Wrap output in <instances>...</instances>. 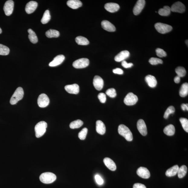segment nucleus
<instances>
[{"instance_id": "obj_25", "label": "nucleus", "mask_w": 188, "mask_h": 188, "mask_svg": "<svg viewBox=\"0 0 188 188\" xmlns=\"http://www.w3.org/2000/svg\"><path fill=\"white\" fill-rule=\"evenodd\" d=\"M179 167L178 165H175L171 168H169L166 172V175L168 177H173L175 176L178 173Z\"/></svg>"}, {"instance_id": "obj_39", "label": "nucleus", "mask_w": 188, "mask_h": 188, "mask_svg": "<svg viewBox=\"0 0 188 188\" xmlns=\"http://www.w3.org/2000/svg\"><path fill=\"white\" fill-rule=\"evenodd\" d=\"M88 130L87 128H85L83 129L79 134V138L82 140L86 139L87 133H88Z\"/></svg>"}, {"instance_id": "obj_19", "label": "nucleus", "mask_w": 188, "mask_h": 188, "mask_svg": "<svg viewBox=\"0 0 188 188\" xmlns=\"http://www.w3.org/2000/svg\"><path fill=\"white\" fill-rule=\"evenodd\" d=\"M101 24L102 28L108 31L114 32L116 31L115 27L108 21H103Z\"/></svg>"}, {"instance_id": "obj_41", "label": "nucleus", "mask_w": 188, "mask_h": 188, "mask_svg": "<svg viewBox=\"0 0 188 188\" xmlns=\"http://www.w3.org/2000/svg\"><path fill=\"white\" fill-rule=\"evenodd\" d=\"M106 93L108 96L112 98L115 97L117 95L116 90L113 88L108 89Z\"/></svg>"}, {"instance_id": "obj_36", "label": "nucleus", "mask_w": 188, "mask_h": 188, "mask_svg": "<svg viewBox=\"0 0 188 188\" xmlns=\"http://www.w3.org/2000/svg\"><path fill=\"white\" fill-rule=\"evenodd\" d=\"M176 73L178 76L181 77H184L186 74V71L184 68L182 67H178L175 70Z\"/></svg>"}, {"instance_id": "obj_10", "label": "nucleus", "mask_w": 188, "mask_h": 188, "mask_svg": "<svg viewBox=\"0 0 188 188\" xmlns=\"http://www.w3.org/2000/svg\"><path fill=\"white\" fill-rule=\"evenodd\" d=\"M14 3L12 0H9L6 2L4 6L5 13L7 16H10L13 13Z\"/></svg>"}, {"instance_id": "obj_15", "label": "nucleus", "mask_w": 188, "mask_h": 188, "mask_svg": "<svg viewBox=\"0 0 188 188\" xmlns=\"http://www.w3.org/2000/svg\"><path fill=\"white\" fill-rule=\"evenodd\" d=\"M137 173L141 177L144 179H148L150 177V171L147 168L144 167H141L138 169Z\"/></svg>"}, {"instance_id": "obj_29", "label": "nucleus", "mask_w": 188, "mask_h": 188, "mask_svg": "<svg viewBox=\"0 0 188 188\" xmlns=\"http://www.w3.org/2000/svg\"><path fill=\"white\" fill-rule=\"evenodd\" d=\"M188 84L187 83L183 84L180 91V95L181 97H184L188 95Z\"/></svg>"}, {"instance_id": "obj_17", "label": "nucleus", "mask_w": 188, "mask_h": 188, "mask_svg": "<svg viewBox=\"0 0 188 188\" xmlns=\"http://www.w3.org/2000/svg\"><path fill=\"white\" fill-rule=\"evenodd\" d=\"M38 4L35 1H31L28 3L25 8V11L28 14L33 13L36 10Z\"/></svg>"}, {"instance_id": "obj_37", "label": "nucleus", "mask_w": 188, "mask_h": 188, "mask_svg": "<svg viewBox=\"0 0 188 188\" xmlns=\"http://www.w3.org/2000/svg\"><path fill=\"white\" fill-rule=\"evenodd\" d=\"M175 107L173 106H170L169 107L165 112L164 118L165 119L168 118L170 115L173 114L175 113Z\"/></svg>"}, {"instance_id": "obj_40", "label": "nucleus", "mask_w": 188, "mask_h": 188, "mask_svg": "<svg viewBox=\"0 0 188 188\" xmlns=\"http://www.w3.org/2000/svg\"><path fill=\"white\" fill-rule=\"evenodd\" d=\"M149 62L151 65H157L158 64H162L163 61L161 59L152 57L149 60Z\"/></svg>"}, {"instance_id": "obj_6", "label": "nucleus", "mask_w": 188, "mask_h": 188, "mask_svg": "<svg viewBox=\"0 0 188 188\" xmlns=\"http://www.w3.org/2000/svg\"><path fill=\"white\" fill-rule=\"evenodd\" d=\"M138 101L137 96L133 93H129L126 96L124 102L125 104L128 106H132L136 104Z\"/></svg>"}, {"instance_id": "obj_28", "label": "nucleus", "mask_w": 188, "mask_h": 188, "mask_svg": "<svg viewBox=\"0 0 188 188\" xmlns=\"http://www.w3.org/2000/svg\"><path fill=\"white\" fill-rule=\"evenodd\" d=\"M46 35L49 38L58 37L60 36L59 31L54 29H50L46 32Z\"/></svg>"}, {"instance_id": "obj_4", "label": "nucleus", "mask_w": 188, "mask_h": 188, "mask_svg": "<svg viewBox=\"0 0 188 188\" xmlns=\"http://www.w3.org/2000/svg\"><path fill=\"white\" fill-rule=\"evenodd\" d=\"M24 96V91L21 87H19L16 89V90L13 93L12 97L11 98L10 103L11 105L16 104L21 100Z\"/></svg>"}, {"instance_id": "obj_50", "label": "nucleus", "mask_w": 188, "mask_h": 188, "mask_svg": "<svg viewBox=\"0 0 188 188\" xmlns=\"http://www.w3.org/2000/svg\"><path fill=\"white\" fill-rule=\"evenodd\" d=\"M2 30L1 28H0V34H1L2 33Z\"/></svg>"}, {"instance_id": "obj_12", "label": "nucleus", "mask_w": 188, "mask_h": 188, "mask_svg": "<svg viewBox=\"0 0 188 188\" xmlns=\"http://www.w3.org/2000/svg\"><path fill=\"white\" fill-rule=\"evenodd\" d=\"M137 127L139 131L143 136L147 134V129L145 122L142 119H140L137 123Z\"/></svg>"}, {"instance_id": "obj_9", "label": "nucleus", "mask_w": 188, "mask_h": 188, "mask_svg": "<svg viewBox=\"0 0 188 188\" xmlns=\"http://www.w3.org/2000/svg\"><path fill=\"white\" fill-rule=\"evenodd\" d=\"M171 11L173 12L183 13L185 11V7L180 2H177L174 3L170 8Z\"/></svg>"}, {"instance_id": "obj_7", "label": "nucleus", "mask_w": 188, "mask_h": 188, "mask_svg": "<svg viewBox=\"0 0 188 188\" xmlns=\"http://www.w3.org/2000/svg\"><path fill=\"white\" fill-rule=\"evenodd\" d=\"M89 64V60L88 59L83 58L75 61L73 63V66L76 68H83L88 67Z\"/></svg>"}, {"instance_id": "obj_1", "label": "nucleus", "mask_w": 188, "mask_h": 188, "mask_svg": "<svg viewBox=\"0 0 188 188\" xmlns=\"http://www.w3.org/2000/svg\"><path fill=\"white\" fill-rule=\"evenodd\" d=\"M118 132L128 141H132L133 139L132 132L129 128L125 125H121L119 126Z\"/></svg>"}, {"instance_id": "obj_22", "label": "nucleus", "mask_w": 188, "mask_h": 188, "mask_svg": "<svg viewBox=\"0 0 188 188\" xmlns=\"http://www.w3.org/2000/svg\"><path fill=\"white\" fill-rule=\"evenodd\" d=\"M145 80L149 86L154 88L156 86L157 82L154 76L149 75L146 76Z\"/></svg>"}, {"instance_id": "obj_13", "label": "nucleus", "mask_w": 188, "mask_h": 188, "mask_svg": "<svg viewBox=\"0 0 188 188\" xmlns=\"http://www.w3.org/2000/svg\"><path fill=\"white\" fill-rule=\"evenodd\" d=\"M93 84L96 90L100 91L102 90L104 86V81L100 76L97 75L94 78Z\"/></svg>"}, {"instance_id": "obj_45", "label": "nucleus", "mask_w": 188, "mask_h": 188, "mask_svg": "<svg viewBox=\"0 0 188 188\" xmlns=\"http://www.w3.org/2000/svg\"><path fill=\"white\" fill-rule=\"evenodd\" d=\"M122 65L125 68H128L131 67L134 65L132 63H128L125 60H124L122 63Z\"/></svg>"}, {"instance_id": "obj_42", "label": "nucleus", "mask_w": 188, "mask_h": 188, "mask_svg": "<svg viewBox=\"0 0 188 188\" xmlns=\"http://www.w3.org/2000/svg\"><path fill=\"white\" fill-rule=\"evenodd\" d=\"M156 52L157 56L160 58L166 57L167 55L166 52L164 50L160 48H157L156 50Z\"/></svg>"}, {"instance_id": "obj_43", "label": "nucleus", "mask_w": 188, "mask_h": 188, "mask_svg": "<svg viewBox=\"0 0 188 188\" xmlns=\"http://www.w3.org/2000/svg\"><path fill=\"white\" fill-rule=\"evenodd\" d=\"M98 97L101 102L104 103L106 102V97L105 94L103 93H100L99 94Z\"/></svg>"}, {"instance_id": "obj_5", "label": "nucleus", "mask_w": 188, "mask_h": 188, "mask_svg": "<svg viewBox=\"0 0 188 188\" xmlns=\"http://www.w3.org/2000/svg\"><path fill=\"white\" fill-rule=\"evenodd\" d=\"M155 27L157 31L162 34L169 33L172 31L173 28L170 25L166 24L157 23L155 24Z\"/></svg>"}, {"instance_id": "obj_27", "label": "nucleus", "mask_w": 188, "mask_h": 188, "mask_svg": "<svg viewBox=\"0 0 188 188\" xmlns=\"http://www.w3.org/2000/svg\"><path fill=\"white\" fill-rule=\"evenodd\" d=\"M28 32L29 34L28 37L31 42L33 44L37 43L38 41V38L35 32L31 29H29Z\"/></svg>"}, {"instance_id": "obj_47", "label": "nucleus", "mask_w": 188, "mask_h": 188, "mask_svg": "<svg viewBox=\"0 0 188 188\" xmlns=\"http://www.w3.org/2000/svg\"><path fill=\"white\" fill-rule=\"evenodd\" d=\"M133 188H146V187L145 185L138 183L134 184Z\"/></svg>"}, {"instance_id": "obj_49", "label": "nucleus", "mask_w": 188, "mask_h": 188, "mask_svg": "<svg viewBox=\"0 0 188 188\" xmlns=\"http://www.w3.org/2000/svg\"><path fill=\"white\" fill-rule=\"evenodd\" d=\"M174 80L175 83H179L180 81V77L177 76L175 77Z\"/></svg>"}, {"instance_id": "obj_48", "label": "nucleus", "mask_w": 188, "mask_h": 188, "mask_svg": "<svg viewBox=\"0 0 188 188\" xmlns=\"http://www.w3.org/2000/svg\"><path fill=\"white\" fill-rule=\"evenodd\" d=\"M181 108L183 111H185V110L188 111V104H183L181 105Z\"/></svg>"}, {"instance_id": "obj_2", "label": "nucleus", "mask_w": 188, "mask_h": 188, "mask_svg": "<svg viewBox=\"0 0 188 188\" xmlns=\"http://www.w3.org/2000/svg\"><path fill=\"white\" fill-rule=\"evenodd\" d=\"M47 123L45 121H41L35 126L36 136L37 138L42 137L46 131Z\"/></svg>"}, {"instance_id": "obj_24", "label": "nucleus", "mask_w": 188, "mask_h": 188, "mask_svg": "<svg viewBox=\"0 0 188 188\" xmlns=\"http://www.w3.org/2000/svg\"><path fill=\"white\" fill-rule=\"evenodd\" d=\"M67 4L70 8L73 9H77L82 5L81 2L79 0H69L67 1Z\"/></svg>"}, {"instance_id": "obj_34", "label": "nucleus", "mask_w": 188, "mask_h": 188, "mask_svg": "<svg viewBox=\"0 0 188 188\" xmlns=\"http://www.w3.org/2000/svg\"><path fill=\"white\" fill-rule=\"evenodd\" d=\"M83 124V122L81 120H77L71 122L70 124V127L71 129H77L81 127Z\"/></svg>"}, {"instance_id": "obj_44", "label": "nucleus", "mask_w": 188, "mask_h": 188, "mask_svg": "<svg viewBox=\"0 0 188 188\" xmlns=\"http://www.w3.org/2000/svg\"><path fill=\"white\" fill-rule=\"evenodd\" d=\"M95 178L96 182L98 185H102L104 183V180L100 176L98 175H96Z\"/></svg>"}, {"instance_id": "obj_16", "label": "nucleus", "mask_w": 188, "mask_h": 188, "mask_svg": "<svg viewBox=\"0 0 188 188\" xmlns=\"http://www.w3.org/2000/svg\"><path fill=\"white\" fill-rule=\"evenodd\" d=\"M65 57L63 55H59L55 57L53 60L50 62L49 65L50 67H55L63 63L65 60Z\"/></svg>"}, {"instance_id": "obj_35", "label": "nucleus", "mask_w": 188, "mask_h": 188, "mask_svg": "<svg viewBox=\"0 0 188 188\" xmlns=\"http://www.w3.org/2000/svg\"><path fill=\"white\" fill-rule=\"evenodd\" d=\"M9 48L3 45L0 44V55L6 56L10 53Z\"/></svg>"}, {"instance_id": "obj_20", "label": "nucleus", "mask_w": 188, "mask_h": 188, "mask_svg": "<svg viewBox=\"0 0 188 188\" xmlns=\"http://www.w3.org/2000/svg\"><path fill=\"white\" fill-rule=\"evenodd\" d=\"M130 53L129 51L125 50L121 52L115 57V60L117 62H121L125 60L130 56Z\"/></svg>"}, {"instance_id": "obj_18", "label": "nucleus", "mask_w": 188, "mask_h": 188, "mask_svg": "<svg viewBox=\"0 0 188 188\" xmlns=\"http://www.w3.org/2000/svg\"><path fill=\"white\" fill-rule=\"evenodd\" d=\"M120 8V6L118 4L115 3H108L105 5V9L107 11L111 13L117 12L119 10Z\"/></svg>"}, {"instance_id": "obj_3", "label": "nucleus", "mask_w": 188, "mask_h": 188, "mask_svg": "<svg viewBox=\"0 0 188 188\" xmlns=\"http://www.w3.org/2000/svg\"><path fill=\"white\" fill-rule=\"evenodd\" d=\"M57 177L53 173L46 172L42 173L40 177L41 182L44 184H51L56 180Z\"/></svg>"}, {"instance_id": "obj_51", "label": "nucleus", "mask_w": 188, "mask_h": 188, "mask_svg": "<svg viewBox=\"0 0 188 188\" xmlns=\"http://www.w3.org/2000/svg\"><path fill=\"white\" fill-rule=\"evenodd\" d=\"M186 45L188 46V40H186Z\"/></svg>"}, {"instance_id": "obj_8", "label": "nucleus", "mask_w": 188, "mask_h": 188, "mask_svg": "<svg viewBox=\"0 0 188 188\" xmlns=\"http://www.w3.org/2000/svg\"><path fill=\"white\" fill-rule=\"evenodd\" d=\"M37 103L38 106L40 107H47L50 103L49 99L45 94H41L38 98Z\"/></svg>"}, {"instance_id": "obj_30", "label": "nucleus", "mask_w": 188, "mask_h": 188, "mask_svg": "<svg viewBox=\"0 0 188 188\" xmlns=\"http://www.w3.org/2000/svg\"><path fill=\"white\" fill-rule=\"evenodd\" d=\"M76 42L78 44L82 45H88L89 44V41L86 38L79 36L75 38Z\"/></svg>"}, {"instance_id": "obj_33", "label": "nucleus", "mask_w": 188, "mask_h": 188, "mask_svg": "<svg viewBox=\"0 0 188 188\" xmlns=\"http://www.w3.org/2000/svg\"><path fill=\"white\" fill-rule=\"evenodd\" d=\"M51 19V15H50V11L49 10H47L45 11L43 17L41 22L43 24H47L50 21Z\"/></svg>"}, {"instance_id": "obj_11", "label": "nucleus", "mask_w": 188, "mask_h": 188, "mask_svg": "<svg viewBox=\"0 0 188 188\" xmlns=\"http://www.w3.org/2000/svg\"><path fill=\"white\" fill-rule=\"evenodd\" d=\"M145 1L144 0L138 1L133 9L134 15H137L141 13L145 6Z\"/></svg>"}, {"instance_id": "obj_38", "label": "nucleus", "mask_w": 188, "mask_h": 188, "mask_svg": "<svg viewBox=\"0 0 188 188\" xmlns=\"http://www.w3.org/2000/svg\"><path fill=\"white\" fill-rule=\"evenodd\" d=\"M183 129L186 132H188V120L187 118H181L180 119Z\"/></svg>"}, {"instance_id": "obj_14", "label": "nucleus", "mask_w": 188, "mask_h": 188, "mask_svg": "<svg viewBox=\"0 0 188 188\" xmlns=\"http://www.w3.org/2000/svg\"><path fill=\"white\" fill-rule=\"evenodd\" d=\"M65 90L69 93L73 94H78L79 92V87L78 85L74 84L68 85L65 87Z\"/></svg>"}, {"instance_id": "obj_46", "label": "nucleus", "mask_w": 188, "mask_h": 188, "mask_svg": "<svg viewBox=\"0 0 188 188\" xmlns=\"http://www.w3.org/2000/svg\"><path fill=\"white\" fill-rule=\"evenodd\" d=\"M113 72L114 74L122 75L123 74V71L120 68H116L113 70Z\"/></svg>"}, {"instance_id": "obj_31", "label": "nucleus", "mask_w": 188, "mask_h": 188, "mask_svg": "<svg viewBox=\"0 0 188 188\" xmlns=\"http://www.w3.org/2000/svg\"><path fill=\"white\" fill-rule=\"evenodd\" d=\"M171 8L169 6H164L163 8L160 9L158 11L159 15L162 16H167L170 15Z\"/></svg>"}, {"instance_id": "obj_32", "label": "nucleus", "mask_w": 188, "mask_h": 188, "mask_svg": "<svg viewBox=\"0 0 188 188\" xmlns=\"http://www.w3.org/2000/svg\"><path fill=\"white\" fill-rule=\"evenodd\" d=\"M187 168L185 165H183L179 168L178 172V177L180 178H182L186 175L187 173Z\"/></svg>"}, {"instance_id": "obj_26", "label": "nucleus", "mask_w": 188, "mask_h": 188, "mask_svg": "<svg viewBox=\"0 0 188 188\" xmlns=\"http://www.w3.org/2000/svg\"><path fill=\"white\" fill-rule=\"evenodd\" d=\"M164 132L165 134L168 136H173L175 133V128L173 125H169L164 128Z\"/></svg>"}, {"instance_id": "obj_21", "label": "nucleus", "mask_w": 188, "mask_h": 188, "mask_svg": "<svg viewBox=\"0 0 188 188\" xmlns=\"http://www.w3.org/2000/svg\"><path fill=\"white\" fill-rule=\"evenodd\" d=\"M96 131L101 135H104L106 132V127L104 123L100 120L96 122Z\"/></svg>"}, {"instance_id": "obj_23", "label": "nucleus", "mask_w": 188, "mask_h": 188, "mask_svg": "<svg viewBox=\"0 0 188 188\" xmlns=\"http://www.w3.org/2000/svg\"><path fill=\"white\" fill-rule=\"evenodd\" d=\"M104 162L108 168L112 171H115L116 169V165L113 160L108 157L105 158Z\"/></svg>"}]
</instances>
